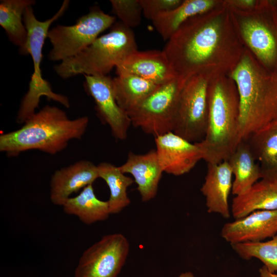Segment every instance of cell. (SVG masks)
<instances>
[{
  "instance_id": "4316f807",
  "label": "cell",
  "mask_w": 277,
  "mask_h": 277,
  "mask_svg": "<svg viewBox=\"0 0 277 277\" xmlns=\"http://www.w3.org/2000/svg\"><path fill=\"white\" fill-rule=\"evenodd\" d=\"M231 246L242 259L248 260L256 258L269 271H277V234L266 242H246Z\"/></svg>"
},
{
  "instance_id": "52a82bcc",
  "label": "cell",
  "mask_w": 277,
  "mask_h": 277,
  "mask_svg": "<svg viewBox=\"0 0 277 277\" xmlns=\"http://www.w3.org/2000/svg\"><path fill=\"white\" fill-rule=\"evenodd\" d=\"M228 8L244 46L262 66L277 74V6L274 1L259 0L253 9L248 10Z\"/></svg>"
},
{
  "instance_id": "5bb4252c",
  "label": "cell",
  "mask_w": 277,
  "mask_h": 277,
  "mask_svg": "<svg viewBox=\"0 0 277 277\" xmlns=\"http://www.w3.org/2000/svg\"><path fill=\"white\" fill-rule=\"evenodd\" d=\"M277 234V210H257L225 223L222 237L230 245L260 242Z\"/></svg>"
},
{
  "instance_id": "83f0119b",
  "label": "cell",
  "mask_w": 277,
  "mask_h": 277,
  "mask_svg": "<svg viewBox=\"0 0 277 277\" xmlns=\"http://www.w3.org/2000/svg\"><path fill=\"white\" fill-rule=\"evenodd\" d=\"M113 12L128 28L137 26L143 13L140 0H111Z\"/></svg>"
},
{
  "instance_id": "d4e9b609",
  "label": "cell",
  "mask_w": 277,
  "mask_h": 277,
  "mask_svg": "<svg viewBox=\"0 0 277 277\" xmlns=\"http://www.w3.org/2000/svg\"><path fill=\"white\" fill-rule=\"evenodd\" d=\"M35 3L34 0L1 1L0 25L11 43L19 48L22 54L27 37L23 15L26 8Z\"/></svg>"
},
{
  "instance_id": "603a6c76",
  "label": "cell",
  "mask_w": 277,
  "mask_h": 277,
  "mask_svg": "<svg viewBox=\"0 0 277 277\" xmlns=\"http://www.w3.org/2000/svg\"><path fill=\"white\" fill-rule=\"evenodd\" d=\"M116 74L112 79L115 98L118 105L127 114L160 86L133 74Z\"/></svg>"
},
{
  "instance_id": "484cf974",
  "label": "cell",
  "mask_w": 277,
  "mask_h": 277,
  "mask_svg": "<svg viewBox=\"0 0 277 277\" xmlns=\"http://www.w3.org/2000/svg\"><path fill=\"white\" fill-rule=\"evenodd\" d=\"M98 176L105 181L110 191L108 203L110 214L119 213L130 203L127 189L134 181L125 175L116 166L108 162H102L97 165Z\"/></svg>"
},
{
  "instance_id": "3957f363",
  "label": "cell",
  "mask_w": 277,
  "mask_h": 277,
  "mask_svg": "<svg viewBox=\"0 0 277 277\" xmlns=\"http://www.w3.org/2000/svg\"><path fill=\"white\" fill-rule=\"evenodd\" d=\"M228 76L239 95L240 143L277 117V74L266 69L245 47Z\"/></svg>"
},
{
  "instance_id": "44dd1931",
  "label": "cell",
  "mask_w": 277,
  "mask_h": 277,
  "mask_svg": "<svg viewBox=\"0 0 277 277\" xmlns=\"http://www.w3.org/2000/svg\"><path fill=\"white\" fill-rule=\"evenodd\" d=\"M247 141L239 143L227 160L232 170L234 180L232 193L242 194L262 178L259 163Z\"/></svg>"
},
{
  "instance_id": "e0dca14e",
  "label": "cell",
  "mask_w": 277,
  "mask_h": 277,
  "mask_svg": "<svg viewBox=\"0 0 277 277\" xmlns=\"http://www.w3.org/2000/svg\"><path fill=\"white\" fill-rule=\"evenodd\" d=\"M232 172L227 161L207 164V171L201 191L205 197L209 213L230 216L228 198L232 187Z\"/></svg>"
},
{
  "instance_id": "6da1fadb",
  "label": "cell",
  "mask_w": 277,
  "mask_h": 277,
  "mask_svg": "<svg viewBox=\"0 0 277 277\" xmlns=\"http://www.w3.org/2000/svg\"><path fill=\"white\" fill-rule=\"evenodd\" d=\"M244 46L224 0L185 22L163 50L176 75L186 81L202 74L228 75L240 62Z\"/></svg>"
},
{
  "instance_id": "ac0fdd59",
  "label": "cell",
  "mask_w": 277,
  "mask_h": 277,
  "mask_svg": "<svg viewBox=\"0 0 277 277\" xmlns=\"http://www.w3.org/2000/svg\"><path fill=\"white\" fill-rule=\"evenodd\" d=\"M119 168L123 173L133 176L142 201H149L155 196L164 172L155 149L144 154L129 152L127 160Z\"/></svg>"
},
{
  "instance_id": "d6986e66",
  "label": "cell",
  "mask_w": 277,
  "mask_h": 277,
  "mask_svg": "<svg viewBox=\"0 0 277 277\" xmlns=\"http://www.w3.org/2000/svg\"><path fill=\"white\" fill-rule=\"evenodd\" d=\"M277 210V177H262L232 200L231 212L235 219L257 210Z\"/></svg>"
},
{
  "instance_id": "8fae6325",
  "label": "cell",
  "mask_w": 277,
  "mask_h": 277,
  "mask_svg": "<svg viewBox=\"0 0 277 277\" xmlns=\"http://www.w3.org/2000/svg\"><path fill=\"white\" fill-rule=\"evenodd\" d=\"M129 251V243L121 233L104 236L81 256L74 277H117Z\"/></svg>"
},
{
  "instance_id": "9c48e42d",
  "label": "cell",
  "mask_w": 277,
  "mask_h": 277,
  "mask_svg": "<svg viewBox=\"0 0 277 277\" xmlns=\"http://www.w3.org/2000/svg\"><path fill=\"white\" fill-rule=\"evenodd\" d=\"M185 81L176 76L160 86L128 113L131 125L154 137L173 131L179 96Z\"/></svg>"
},
{
  "instance_id": "4fadbf2b",
  "label": "cell",
  "mask_w": 277,
  "mask_h": 277,
  "mask_svg": "<svg viewBox=\"0 0 277 277\" xmlns=\"http://www.w3.org/2000/svg\"><path fill=\"white\" fill-rule=\"evenodd\" d=\"M154 138L158 160L164 172L183 175L204 159V153L197 143L191 142L173 131Z\"/></svg>"
},
{
  "instance_id": "7c38bea8",
  "label": "cell",
  "mask_w": 277,
  "mask_h": 277,
  "mask_svg": "<svg viewBox=\"0 0 277 277\" xmlns=\"http://www.w3.org/2000/svg\"><path fill=\"white\" fill-rule=\"evenodd\" d=\"M85 88L93 98L101 121L108 125L113 136L124 140L131 125L127 113L117 104L112 79L107 75H84Z\"/></svg>"
},
{
  "instance_id": "d6a6232c",
  "label": "cell",
  "mask_w": 277,
  "mask_h": 277,
  "mask_svg": "<svg viewBox=\"0 0 277 277\" xmlns=\"http://www.w3.org/2000/svg\"><path fill=\"white\" fill-rule=\"evenodd\" d=\"M274 3H275V5L277 6V1H274Z\"/></svg>"
},
{
  "instance_id": "f1b7e54d",
  "label": "cell",
  "mask_w": 277,
  "mask_h": 277,
  "mask_svg": "<svg viewBox=\"0 0 277 277\" xmlns=\"http://www.w3.org/2000/svg\"><path fill=\"white\" fill-rule=\"evenodd\" d=\"M183 0H140L142 12L151 21L159 14L179 6Z\"/></svg>"
},
{
  "instance_id": "ba28073f",
  "label": "cell",
  "mask_w": 277,
  "mask_h": 277,
  "mask_svg": "<svg viewBox=\"0 0 277 277\" xmlns=\"http://www.w3.org/2000/svg\"><path fill=\"white\" fill-rule=\"evenodd\" d=\"M115 21V16L95 7L78 18L74 25H57L53 27L47 36L52 46L48 55L49 60L61 62L77 54L102 32L112 26Z\"/></svg>"
},
{
  "instance_id": "30bf717a",
  "label": "cell",
  "mask_w": 277,
  "mask_h": 277,
  "mask_svg": "<svg viewBox=\"0 0 277 277\" xmlns=\"http://www.w3.org/2000/svg\"><path fill=\"white\" fill-rule=\"evenodd\" d=\"M209 80L204 75H193L185 81L180 92L173 132L191 142H200L206 133Z\"/></svg>"
},
{
  "instance_id": "5b68a950",
  "label": "cell",
  "mask_w": 277,
  "mask_h": 277,
  "mask_svg": "<svg viewBox=\"0 0 277 277\" xmlns=\"http://www.w3.org/2000/svg\"><path fill=\"white\" fill-rule=\"evenodd\" d=\"M77 54L54 67L56 73L67 79L78 74L107 75L113 68L137 50L133 32L122 23L114 24Z\"/></svg>"
},
{
  "instance_id": "ffe728a7",
  "label": "cell",
  "mask_w": 277,
  "mask_h": 277,
  "mask_svg": "<svg viewBox=\"0 0 277 277\" xmlns=\"http://www.w3.org/2000/svg\"><path fill=\"white\" fill-rule=\"evenodd\" d=\"M223 1L184 0L176 8L159 14L152 22L162 38L168 41L188 19L216 7Z\"/></svg>"
},
{
  "instance_id": "f546056e",
  "label": "cell",
  "mask_w": 277,
  "mask_h": 277,
  "mask_svg": "<svg viewBox=\"0 0 277 277\" xmlns=\"http://www.w3.org/2000/svg\"><path fill=\"white\" fill-rule=\"evenodd\" d=\"M259 0H224L226 5L229 8H233L242 10L253 9Z\"/></svg>"
},
{
  "instance_id": "9a60e30c",
  "label": "cell",
  "mask_w": 277,
  "mask_h": 277,
  "mask_svg": "<svg viewBox=\"0 0 277 277\" xmlns=\"http://www.w3.org/2000/svg\"><path fill=\"white\" fill-rule=\"evenodd\" d=\"M97 178V165L87 160L56 170L50 181V200L53 204L63 206L72 194L92 184Z\"/></svg>"
},
{
  "instance_id": "8992f818",
  "label": "cell",
  "mask_w": 277,
  "mask_h": 277,
  "mask_svg": "<svg viewBox=\"0 0 277 277\" xmlns=\"http://www.w3.org/2000/svg\"><path fill=\"white\" fill-rule=\"evenodd\" d=\"M69 4V1L65 0L58 11L52 17L44 21L37 19L32 6L27 7L25 11L23 21L27 31V37L22 54L31 56L33 72L28 90L21 101L17 114L16 122L18 124H24L36 112L43 96L56 102L66 108L70 106L67 96L55 93L52 90L50 83L42 77L41 69L43 46L50 26L64 14Z\"/></svg>"
},
{
  "instance_id": "7a4b0ae2",
  "label": "cell",
  "mask_w": 277,
  "mask_h": 277,
  "mask_svg": "<svg viewBox=\"0 0 277 277\" xmlns=\"http://www.w3.org/2000/svg\"><path fill=\"white\" fill-rule=\"evenodd\" d=\"M86 116L70 119L61 109L46 105L19 129L0 135V151L8 156L37 150L54 155L65 149L72 140H80L89 124Z\"/></svg>"
},
{
  "instance_id": "cb8c5ba5",
  "label": "cell",
  "mask_w": 277,
  "mask_h": 277,
  "mask_svg": "<svg viewBox=\"0 0 277 277\" xmlns=\"http://www.w3.org/2000/svg\"><path fill=\"white\" fill-rule=\"evenodd\" d=\"M62 207L66 213L77 216L87 225L105 220L110 214L108 201L97 198L92 184L83 188L76 196L69 198Z\"/></svg>"
},
{
  "instance_id": "2e32d148",
  "label": "cell",
  "mask_w": 277,
  "mask_h": 277,
  "mask_svg": "<svg viewBox=\"0 0 277 277\" xmlns=\"http://www.w3.org/2000/svg\"><path fill=\"white\" fill-rule=\"evenodd\" d=\"M116 72H126L162 85L176 76L164 51L138 50L116 67Z\"/></svg>"
},
{
  "instance_id": "1f68e13d",
  "label": "cell",
  "mask_w": 277,
  "mask_h": 277,
  "mask_svg": "<svg viewBox=\"0 0 277 277\" xmlns=\"http://www.w3.org/2000/svg\"><path fill=\"white\" fill-rule=\"evenodd\" d=\"M179 277H194L193 274L190 271H186L180 274Z\"/></svg>"
},
{
  "instance_id": "7402d4cb",
  "label": "cell",
  "mask_w": 277,
  "mask_h": 277,
  "mask_svg": "<svg viewBox=\"0 0 277 277\" xmlns=\"http://www.w3.org/2000/svg\"><path fill=\"white\" fill-rule=\"evenodd\" d=\"M247 141L259 162L262 178L277 177V117L253 133Z\"/></svg>"
},
{
  "instance_id": "4dcf8cb0",
  "label": "cell",
  "mask_w": 277,
  "mask_h": 277,
  "mask_svg": "<svg viewBox=\"0 0 277 277\" xmlns=\"http://www.w3.org/2000/svg\"><path fill=\"white\" fill-rule=\"evenodd\" d=\"M260 277H277L275 272L269 271L264 265L259 269Z\"/></svg>"
},
{
  "instance_id": "277c9868",
  "label": "cell",
  "mask_w": 277,
  "mask_h": 277,
  "mask_svg": "<svg viewBox=\"0 0 277 277\" xmlns=\"http://www.w3.org/2000/svg\"><path fill=\"white\" fill-rule=\"evenodd\" d=\"M206 133L196 142L207 164L227 161L239 142L240 101L237 87L227 75L211 78L208 87Z\"/></svg>"
}]
</instances>
